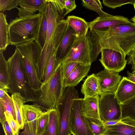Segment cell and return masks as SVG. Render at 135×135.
<instances>
[{
  "mask_svg": "<svg viewBox=\"0 0 135 135\" xmlns=\"http://www.w3.org/2000/svg\"><path fill=\"white\" fill-rule=\"evenodd\" d=\"M92 31L99 38L101 50L111 49L126 56L135 49L134 23L130 22L102 30Z\"/></svg>",
  "mask_w": 135,
  "mask_h": 135,
  "instance_id": "obj_1",
  "label": "cell"
},
{
  "mask_svg": "<svg viewBox=\"0 0 135 135\" xmlns=\"http://www.w3.org/2000/svg\"><path fill=\"white\" fill-rule=\"evenodd\" d=\"M7 61L9 77L8 92L20 93L26 102L38 103L40 100V93L31 87L22 56L16 48Z\"/></svg>",
  "mask_w": 135,
  "mask_h": 135,
  "instance_id": "obj_2",
  "label": "cell"
},
{
  "mask_svg": "<svg viewBox=\"0 0 135 135\" xmlns=\"http://www.w3.org/2000/svg\"><path fill=\"white\" fill-rule=\"evenodd\" d=\"M101 51L98 36L89 30L85 36H76L71 49L61 64L75 61L84 65H91L97 59Z\"/></svg>",
  "mask_w": 135,
  "mask_h": 135,
  "instance_id": "obj_3",
  "label": "cell"
},
{
  "mask_svg": "<svg viewBox=\"0 0 135 135\" xmlns=\"http://www.w3.org/2000/svg\"><path fill=\"white\" fill-rule=\"evenodd\" d=\"M42 14L16 17L8 26L9 45L16 46L31 41H36Z\"/></svg>",
  "mask_w": 135,
  "mask_h": 135,
  "instance_id": "obj_4",
  "label": "cell"
},
{
  "mask_svg": "<svg viewBox=\"0 0 135 135\" xmlns=\"http://www.w3.org/2000/svg\"><path fill=\"white\" fill-rule=\"evenodd\" d=\"M63 82L61 64L49 80L43 83L39 90L40 97L38 105L42 109L47 111L56 108L65 90Z\"/></svg>",
  "mask_w": 135,
  "mask_h": 135,
  "instance_id": "obj_5",
  "label": "cell"
},
{
  "mask_svg": "<svg viewBox=\"0 0 135 135\" xmlns=\"http://www.w3.org/2000/svg\"><path fill=\"white\" fill-rule=\"evenodd\" d=\"M46 13L47 21V36L44 46L36 64L38 75L44 76L47 66L53 54L56 51L53 46V37L57 26L60 20L54 6L48 0Z\"/></svg>",
  "mask_w": 135,
  "mask_h": 135,
  "instance_id": "obj_6",
  "label": "cell"
},
{
  "mask_svg": "<svg viewBox=\"0 0 135 135\" xmlns=\"http://www.w3.org/2000/svg\"><path fill=\"white\" fill-rule=\"evenodd\" d=\"M15 46L22 56L31 87L34 91L39 92L43 82L38 78L36 65L41 53V48L34 41Z\"/></svg>",
  "mask_w": 135,
  "mask_h": 135,
  "instance_id": "obj_7",
  "label": "cell"
},
{
  "mask_svg": "<svg viewBox=\"0 0 135 135\" xmlns=\"http://www.w3.org/2000/svg\"><path fill=\"white\" fill-rule=\"evenodd\" d=\"M78 91L74 87L65 89L61 99L55 108L58 113L60 124L59 135H70V117L72 102L78 98Z\"/></svg>",
  "mask_w": 135,
  "mask_h": 135,
  "instance_id": "obj_8",
  "label": "cell"
},
{
  "mask_svg": "<svg viewBox=\"0 0 135 135\" xmlns=\"http://www.w3.org/2000/svg\"><path fill=\"white\" fill-rule=\"evenodd\" d=\"M83 98L73 100L70 109V128L73 135H94L88 124L85 117L82 114V105Z\"/></svg>",
  "mask_w": 135,
  "mask_h": 135,
  "instance_id": "obj_9",
  "label": "cell"
},
{
  "mask_svg": "<svg viewBox=\"0 0 135 135\" xmlns=\"http://www.w3.org/2000/svg\"><path fill=\"white\" fill-rule=\"evenodd\" d=\"M99 113L102 121L120 119L121 118L120 104L115 93L100 96L99 103Z\"/></svg>",
  "mask_w": 135,
  "mask_h": 135,
  "instance_id": "obj_10",
  "label": "cell"
},
{
  "mask_svg": "<svg viewBox=\"0 0 135 135\" xmlns=\"http://www.w3.org/2000/svg\"><path fill=\"white\" fill-rule=\"evenodd\" d=\"M101 52L99 60L104 69L118 73L124 69L127 62L126 56L118 51L108 49H102Z\"/></svg>",
  "mask_w": 135,
  "mask_h": 135,
  "instance_id": "obj_11",
  "label": "cell"
},
{
  "mask_svg": "<svg viewBox=\"0 0 135 135\" xmlns=\"http://www.w3.org/2000/svg\"><path fill=\"white\" fill-rule=\"evenodd\" d=\"M95 75L98 80L100 96L105 94L115 93L122 78L119 73L105 69Z\"/></svg>",
  "mask_w": 135,
  "mask_h": 135,
  "instance_id": "obj_12",
  "label": "cell"
},
{
  "mask_svg": "<svg viewBox=\"0 0 135 135\" xmlns=\"http://www.w3.org/2000/svg\"><path fill=\"white\" fill-rule=\"evenodd\" d=\"M130 22L127 18L124 16L110 15L108 16L97 17L89 22V26L90 31L100 30Z\"/></svg>",
  "mask_w": 135,
  "mask_h": 135,
  "instance_id": "obj_13",
  "label": "cell"
},
{
  "mask_svg": "<svg viewBox=\"0 0 135 135\" xmlns=\"http://www.w3.org/2000/svg\"><path fill=\"white\" fill-rule=\"evenodd\" d=\"M48 0H19L18 15L20 17L42 13L46 10Z\"/></svg>",
  "mask_w": 135,
  "mask_h": 135,
  "instance_id": "obj_14",
  "label": "cell"
},
{
  "mask_svg": "<svg viewBox=\"0 0 135 135\" xmlns=\"http://www.w3.org/2000/svg\"><path fill=\"white\" fill-rule=\"evenodd\" d=\"M105 126L106 132L113 135H135V119L129 117L121 118L118 124Z\"/></svg>",
  "mask_w": 135,
  "mask_h": 135,
  "instance_id": "obj_15",
  "label": "cell"
},
{
  "mask_svg": "<svg viewBox=\"0 0 135 135\" xmlns=\"http://www.w3.org/2000/svg\"><path fill=\"white\" fill-rule=\"evenodd\" d=\"M76 37L75 31L68 25L64 36L56 52V59L61 63L69 52Z\"/></svg>",
  "mask_w": 135,
  "mask_h": 135,
  "instance_id": "obj_16",
  "label": "cell"
},
{
  "mask_svg": "<svg viewBox=\"0 0 135 135\" xmlns=\"http://www.w3.org/2000/svg\"><path fill=\"white\" fill-rule=\"evenodd\" d=\"M22 114L24 124L28 123L35 135L38 118L43 112L40 107L36 104H23Z\"/></svg>",
  "mask_w": 135,
  "mask_h": 135,
  "instance_id": "obj_17",
  "label": "cell"
},
{
  "mask_svg": "<svg viewBox=\"0 0 135 135\" xmlns=\"http://www.w3.org/2000/svg\"><path fill=\"white\" fill-rule=\"evenodd\" d=\"M115 96L121 104L135 95V83L126 77L122 78L115 93Z\"/></svg>",
  "mask_w": 135,
  "mask_h": 135,
  "instance_id": "obj_18",
  "label": "cell"
},
{
  "mask_svg": "<svg viewBox=\"0 0 135 135\" xmlns=\"http://www.w3.org/2000/svg\"><path fill=\"white\" fill-rule=\"evenodd\" d=\"M91 65L79 63L69 76L63 80V86L64 88L76 86L88 74Z\"/></svg>",
  "mask_w": 135,
  "mask_h": 135,
  "instance_id": "obj_19",
  "label": "cell"
},
{
  "mask_svg": "<svg viewBox=\"0 0 135 135\" xmlns=\"http://www.w3.org/2000/svg\"><path fill=\"white\" fill-rule=\"evenodd\" d=\"M81 92L84 95V99L100 95L98 80L95 74L88 76L85 80Z\"/></svg>",
  "mask_w": 135,
  "mask_h": 135,
  "instance_id": "obj_20",
  "label": "cell"
},
{
  "mask_svg": "<svg viewBox=\"0 0 135 135\" xmlns=\"http://www.w3.org/2000/svg\"><path fill=\"white\" fill-rule=\"evenodd\" d=\"M99 96L84 99L82 105L81 112L85 117L96 118L101 120L99 108Z\"/></svg>",
  "mask_w": 135,
  "mask_h": 135,
  "instance_id": "obj_21",
  "label": "cell"
},
{
  "mask_svg": "<svg viewBox=\"0 0 135 135\" xmlns=\"http://www.w3.org/2000/svg\"><path fill=\"white\" fill-rule=\"evenodd\" d=\"M66 20L68 25L75 31L76 36L82 37L87 35L89 28V22L84 19L75 16H69Z\"/></svg>",
  "mask_w": 135,
  "mask_h": 135,
  "instance_id": "obj_22",
  "label": "cell"
},
{
  "mask_svg": "<svg viewBox=\"0 0 135 135\" xmlns=\"http://www.w3.org/2000/svg\"><path fill=\"white\" fill-rule=\"evenodd\" d=\"M14 104L16 121L20 129L24 128L22 114V106L26 103L24 98L20 93H15L12 94L11 95Z\"/></svg>",
  "mask_w": 135,
  "mask_h": 135,
  "instance_id": "obj_23",
  "label": "cell"
},
{
  "mask_svg": "<svg viewBox=\"0 0 135 135\" xmlns=\"http://www.w3.org/2000/svg\"><path fill=\"white\" fill-rule=\"evenodd\" d=\"M0 50V88L9 89V77L8 63Z\"/></svg>",
  "mask_w": 135,
  "mask_h": 135,
  "instance_id": "obj_24",
  "label": "cell"
},
{
  "mask_svg": "<svg viewBox=\"0 0 135 135\" xmlns=\"http://www.w3.org/2000/svg\"><path fill=\"white\" fill-rule=\"evenodd\" d=\"M60 131L58 112L56 108L50 109L47 129L44 134L47 135H59Z\"/></svg>",
  "mask_w": 135,
  "mask_h": 135,
  "instance_id": "obj_25",
  "label": "cell"
},
{
  "mask_svg": "<svg viewBox=\"0 0 135 135\" xmlns=\"http://www.w3.org/2000/svg\"><path fill=\"white\" fill-rule=\"evenodd\" d=\"M7 15L0 13V50L4 51L9 45L8 26Z\"/></svg>",
  "mask_w": 135,
  "mask_h": 135,
  "instance_id": "obj_26",
  "label": "cell"
},
{
  "mask_svg": "<svg viewBox=\"0 0 135 135\" xmlns=\"http://www.w3.org/2000/svg\"><path fill=\"white\" fill-rule=\"evenodd\" d=\"M41 20L35 41L42 50L44 46L46 38L47 21L46 15V10L41 13Z\"/></svg>",
  "mask_w": 135,
  "mask_h": 135,
  "instance_id": "obj_27",
  "label": "cell"
},
{
  "mask_svg": "<svg viewBox=\"0 0 135 135\" xmlns=\"http://www.w3.org/2000/svg\"><path fill=\"white\" fill-rule=\"evenodd\" d=\"M68 26L66 20L64 19L60 20L57 26L54 34L53 41L54 47L56 51L64 36Z\"/></svg>",
  "mask_w": 135,
  "mask_h": 135,
  "instance_id": "obj_28",
  "label": "cell"
},
{
  "mask_svg": "<svg viewBox=\"0 0 135 135\" xmlns=\"http://www.w3.org/2000/svg\"><path fill=\"white\" fill-rule=\"evenodd\" d=\"M0 103L3 107L5 114L9 116L17 122L14 104L11 97L7 93L3 98H0Z\"/></svg>",
  "mask_w": 135,
  "mask_h": 135,
  "instance_id": "obj_29",
  "label": "cell"
},
{
  "mask_svg": "<svg viewBox=\"0 0 135 135\" xmlns=\"http://www.w3.org/2000/svg\"><path fill=\"white\" fill-rule=\"evenodd\" d=\"M121 118L129 117L135 119V95L120 104Z\"/></svg>",
  "mask_w": 135,
  "mask_h": 135,
  "instance_id": "obj_30",
  "label": "cell"
},
{
  "mask_svg": "<svg viewBox=\"0 0 135 135\" xmlns=\"http://www.w3.org/2000/svg\"><path fill=\"white\" fill-rule=\"evenodd\" d=\"M81 4L83 7L96 12L99 16L105 17L110 15L102 10V3L100 0H82Z\"/></svg>",
  "mask_w": 135,
  "mask_h": 135,
  "instance_id": "obj_31",
  "label": "cell"
},
{
  "mask_svg": "<svg viewBox=\"0 0 135 135\" xmlns=\"http://www.w3.org/2000/svg\"><path fill=\"white\" fill-rule=\"evenodd\" d=\"M50 109L43 111L38 117L35 135H43L46 131L48 124Z\"/></svg>",
  "mask_w": 135,
  "mask_h": 135,
  "instance_id": "obj_32",
  "label": "cell"
},
{
  "mask_svg": "<svg viewBox=\"0 0 135 135\" xmlns=\"http://www.w3.org/2000/svg\"><path fill=\"white\" fill-rule=\"evenodd\" d=\"M85 117L94 135H100L107 131L105 126L101 120L93 118Z\"/></svg>",
  "mask_w": 135,
  "mask_h": 135,
  "instance_id": "obj_33",
  "label": "cell"
},
{
  "mask_svg": "<svg viewBox=\"0 0 135 135\" xmlns=\"http://www.w3.org/2000/svg\"><path fill=\"white\" fill-rule=\"evenodd\" d=\"M56 52H54L52 55L47 66L43 83L49 80L53 75L58 67L61 63L56 59Z\"/></svg>",
  "mask_w": 135,
  "mask_h": 135,
  "instance_id": "obj_34",
  "label": "cell"
},
{
  "mask_svg": "<svg viewBox=\"0 0 135 135\" xmlns=\"http://www.w3.org/2000/svg\"><path fill=\"white\" fill-rule=\"evenodd\" d=\"M134 0H103V3L106 6L112 8H115L128 4L133 5Z\"/></svg>",
  "mask_w": 135,
  "mask_h": 135,
  "instance_id": "obj_35",
  "label": "cell"
},
{
  "mask_svg": "<svg viewBox=\"0 0 135 135\" xmlns=\"http://www.w3.org/2000/svg\"><path fill=\"white\" fill-rule=\"evenodd\" d=\"M55 8L60 20H63L65 16V0H49Z\"/></svg>",
  "mask_w": 135,
  "mask_h": 135,
  "instance_id": "obj_36",
  "label": "cell"
},
{
  "mask_svg": "<svg viewBox=\"0 0 135 135\" xmlns=\"http://www.w3.org/2000/svg\"><path fill=\"white\" fill-rule=\"evenodd\" d=\"M19 0H0V11L3 12L14 8H17Z\"/></svg>",
  "mask_w": 135,
  "mask_h": 135,
  "instance_id": "obj_37",
  "label": "cell"
},
{
  "mask_svg": "<svg viewBox=\"0 0 135 135\" xmlns=\"http://www.w3.org/2000/svg\"><path fill=\"white\" fill-rule=\"evenodd\" d=\"M78 63L75 61L70 62L61 65L62 75L63 80L66 78L76 66Z\"/></svg>",
  "mask_w": 135,
  "mask_h": 135,
  "instance_id": "obj_38",
  "label": "cell"
},
{
  "mask_svg": "<svg viewBox=\"0 0 135 135\" xmlns=\"http://www.w3.org/2000/svg\"><path fill=\"white\" fill-rule=\"evenodd\" d=\"M5 114L6 119L12 130L13 135H19V130L20 129L17 122L9 116Z\"/></svg>",
  "mask_w": 135,
  "mask_h": 135,
  "instance_id": "obj_39",
  "label": "cell"
},
{
  "mask_svg": "<svg viewBox=\"0 0 135 135\" xmlns=\"http://www.w3.org/2000/svg\"><path fill=\"white\" fill-rule=\"evenodd\" d=\"M65 16L75 9L76 5L74 0H65L64 2Z\"/></svg>",
  "mask_w": 135,
  "mask_h": 135,
  "instance_id": "obj_40",
  "label": "cell"
},
{
  "mask_svg": "<svg viewBox=\"0 0 135 135\" xmlns=\"http://www.w3.org/2000/svg\"><path fill=\"white\" fill-rule=\"evenodd\" d=\"M127 55L128 64L131 65L132 72L135 73V49Z\"/></svg>",
  "mask_w": 135,
  "mask_h": 135,
  "instance_id": "obj_41",
  "label": "cell"
},
{
  "mask_svg": "<svg viewBox=\"0 0 135 135\" xmlns=\"http://www.w3.org/2000/svg\"><path fill=\"white\" fill-rule=\"evenodd\" d=\"M5 135H14L12 130L7 120L2 125Z\"/></svg>",
  "mask_w": 135,
  "mask_h": 135,
  "instance_id": "obj_42",
  "label": "cell"
},
{
  "mask_svg": "<svg viewBox=\"0 0 135 135\" xmlns=\"http://www.w3.org/2000/svg\"><path fill=\"white\" fill-rule=\"evenodd\" d=\"M24 124V130L20 135H35L28 123H25Z\"/></svg>",
  "mask_w": 135,
  "mask_h": 135,
  "instance_id": "obj_43",
  "label": "cell"
},
{
  "mask_svg": "<svg viewBox=\"0 0 135 135\" xmlns=\"http://www.w3.org/2000/svg\"><path fill=\"white\" fill-rule=\"evenodd\" d=\"M4 112L3 107L1 104L0 103V121L2 125L6 120Z\"/></svg>",
  "mask_w": 135,
  "mask_h": 135,
  "instance_id": "obj_44",
  "label": "cell"
},
{
  "mask_svg": "<svg viewBox=\"0 0 135 135\" xmlns=\"http://www.w3.org/2000/svg\"><path fill=\"white\" fill-rule=\"evenodd\" d=\"M127 78L129 80L135 83V73H130L129 71H127Z\"/></svg>",
  "mask_w": 135,
  "mask_h": 135,
  "instance_id": "obj_45",
  "label": "cell"
},
{
  "mask_svg": "<svg viewBox=\"0 0 135 135\" xmlns=\"http://www.w3.org/2000/svg\"><path fill=\"white\" fill-rule=\"evenodd\" d=\"M8 92L7 89L0 88V98H3Z\"/></svg>",
  "mask_w": 135,
  "mask_h": 135,
  "instance_id": "obj_46",
  "label": "cell"
},
{
  "mask_svg": "<svg viewBox=\"0 0 135 135\" xmlns=\"http://www.w3.org/2000/svg\"><path fill=\"white\" fill-rule=\"evenodd\" d=\"M133 5L134 8L135 12V3H134V2ZM131 20L134 22V23H135V14L134 17L131 19Z\"/></svg>",
  "mask_w": 135,
  "mask_h": 135,
  "instance_id": "obj_47",
  "label": "cell"
},
{
  "mask_svg": "<svg viewBox=\"0 0 135 135\" xmlns=\"http://www.w3.org/2000/svg\"><path fill=\"white\" fill-rule=\"evenodd\" d=\"M100 135H113L111 134L106 132V131Z\"/></svg>",
  "mask_w": 135,
  "mask_h": 135,
  "instance_id": "obj_48",
  "label": "cell"
},
{
  "mask_svg": "<svg viewBox=\"0 0 135 135\" xmlns=\"http://www.w3.org/2000/svg\"><path fill=\"white\" fill-rule=\"evenodd\" d=\"M43 135H47L46 134H44Z\"/></svg>",
  "mask_w": 135,
  "mask_h": 135,
  "instance_id": "obj_49",
  "label": "cell"
},
{
  "mask_svg": "<svg viewBox=\"0 0 135 135\" xmlns=\"http://www.w3.org/2000/svg\"><path fill=\"white\" fill-rule=\"evenodd\" d=\"M134 3H135V0H134Z\"/></svg>",
  "mask_w": 135,
  "mask_h": 135,
  "instance_id": "obj_50",
  "label": "cell"
}]
</instances>
